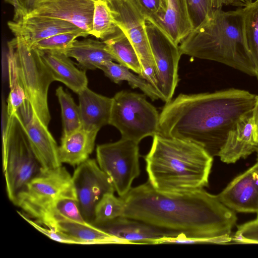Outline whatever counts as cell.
I'll use <instances>...</instances> for the list:
<instances>
[{"label": "cell", "mask_w": 258, "mask_h": 258, "mask_svg": "<svg viewBox=\"0 0 258 258\" xmlns=\"http://www.w3.org/2000/svg\"><path fill=\"white\" fill-rule=\"evenodd\" d=\"M122 216L140 220L182 236L176 243H225L230 242L236 213L217 195L204 189L184 194L155 190L147 181L131 189L123 197Z\"/></svg>", "instance_id": "obj_1"}, {"label": "cell", "mask_w": 258, "mask_h": 258, "mask_svg": "<svg viewBox=\"0 0 258 258\" xmlns=\"http://www.w3.org/2000/svg\"><path fill=\"white\" fill-rule=\"evenodd\" d=\"M257 96L236 88L180 94L163 108L158 134L195 144L217 155L238 120L252 111Z\"/></svg>", "instance_id": "obj_2"}, {"label": "cell", "mask_w": 258, "mask_h": 258, "mask_svg": "<svg viewBox=\"0 0 258 258\" xmlns=\"http://www.w3.org/2000/svg\"><path fill=\"white\" fill-rule=\"evenodd\" d=\"M153 138L144 159L148 181L155 190L167 194H184L208 186L213 158L205 149L159 134Z\"/></svg>", "instance_id": "obj_3"}, {"label": "cell", "mask_w": 258, "mask_h": 258, "mask_svg": "<svg viewBox=\"0 0 258 258\" xmlns=\"http://www.w3.org/2000/svg\"><path fill=\"white\" fill-rule=\"evenodd\" d=\"M179 48L181 55L217 61L256 76L245 37L242 8L229 11L214 9L209 18L191 30Z\"/></svg>", "instance_id": "obj_4"}, {"label": "cell", "mask_w": 258, "mask_h": 258, "mask_svg": "<svg viewBox=\"0 0 258 258\" xmlns=\"http://www.w3.org/2000/svg\"><path fill=\"white\" fill-rule=\"evenodd\" d=\"M2 166L9 200L16 206L19 195L42 170L18 112L9 116L2 134Z\"/></svg>", "instance_id": "obj_5"}, {"label": "cell", "mask_w": 258, "mask_h": 258, "mask_svg": "<svg viewBox=\"0 0 258 258\" xmlns=\"http://www.w3.org/2000/svg\"><path fill=\"white\" fill-rule=\"evenodd\" d=\"M15 57L18 75L28 103L33 112L47 126L50 122L47 95L52 75L42 60L37 49L30 47L21 37L8 42Z\"/></svg>", "instance_id": "obj_6"}, {"label": "cell", "mask_w": 258, "mask_h": 258, "mask_svg": "<svg viewBox=\"0 0 258 258\" xmlns=\"http://www.w3.org/2000/svg\"><path fill=\"white\" fill-rule=\"evenodd\" d=\"M109 124L120 132L122 138L139 143L159 134L160 114L144 95L122 90L112 97Z\"/></svg>", "instance_id": "obj_7"}, {"label": "cell", "mask_w": 258, "mask_h": 258, "mask_svg": "<svg viewBox=\"0 0 258 258\" xmlns=\"http://www.w3.org/2000/svg\"><path fill=\"white\" fill-rule=\"evenodd\" d=\"M64 197L77 198L72 176L62 166L42 169L19 195L16 206L35 219L55 201Z\"/></svg>", "instance_id": "obj_8"}, {"label": "cell", "mask_w": 258, "mask_h": 258, "mask_svg": "<svg viewBox=\"0 0 258 258\" xmlns=\"http://www.w3.org/2000/svg\"><path fill=\"white\" fill-rule=\"evenodd\" d=\"M96 154L99 167L110 179L115 191L119 197L125 196L140 174L139 143L121 138L97 145Z\"/></svg>", "instance_id": "obj_9"}, {"label": "cell", "mask_w": 258, "mask_h": 258, "mask_svg": "<svg viewBox=\"0 0 258 258\" xmlns=\"http://www.w3.org/2000/svg\"><path fill=\"white\" fill-rule=\"evenodd\" d=\"M146 30L159 90L162 100L167 103L172 100L179 81L178 69L181 54L179 45L155 25L147 21Z\"/></svg>", "instance_id": "obj_10"}, {"label": "cell", "mask_w": 258, "mask_h": 258, "mask_svg": "<svg viewBox=\"0 0 258 258\" xmlns=\"http://www.w3.org/2000/svg\"><path fill=\"white\" fill-rule=\"evenodd\" d=\"M72 179L80 211L85 220L92 224L99 200L104 194L115 191L112 182L96 160L89 158L77 166Z\"/></svg>", "instance_id": "obj_11"}, {"label": "cell", "mask_w": 258, "mask_h": 258, "mask_svg": "<svg viewBox=\"0 0 258 258\" xmlns=\"http://www.w3.org/2000/svg\"><path fill=\"white\" fill-rule=\"evenodd\" d=\"M104 1L110 10L114 23L128 38L139 59L148 61L155 68L146 30V19L135 1Z\"/></svg>", "instance_id": "obj_12"}, {"label": "cell", "mask_w": 258, "mask_h": 258, "mask_svg": "<svg viewBox=\"0 0 258 258\" xmlns=\"http://www.w3.org/2000/svg\"><path fill=\"white\" fill-rule=\"evenodd\" d=\"M96 227L129 244L172 243L182 238V236L173 232L123 216Z\"/></svg>", "instance_id": "obj_13"}, {"label": "cell", "mask_w": 258, "mask_h": 258, "mask_svg": "<svg viewBox=\"0 0 258 258\" xmlns=\"http://www.w3.org/2000/svg\"><path fill=\"white\" fill-rule=\"evenodd\" d=\"M96 1L43 0L30 15L66 21L91 35Z\"/></svg>", "instance_id": "obj_14"}, {"label": "cell", "mask_w": 258, "mask_h": 258, "mask_svg": "<svg viewBox=\"0 0 258 258\" xmlns=\"http://www.w3.org/2000/svg\"><path fill=\"white\" fill-rule=\"evenodd\" d=\"M8 26L15 37L22 38L31 47L36 42L50 36L67 32L88 35L73 24L62 20L29 15Z\"/></svg>", "instance_id": "obj_15"}, {"label": "cell", "mask_w": 258, "mask_h": 258, "mask_svg": "<svg viewBox=\"0 0 258 258\" xmlns=\"http://www.w3.org/2000/svg\"><path fill=\"white\" fill-rule=\"evenodd\" d=\"M256 164L234 178L219 194L220 201L238 213H258V177Z\"/></svg>", "instance_id": "obj_16"}, {"label": "cell", "mask_w": 258, "mask_h": 258, "mask_svg": "<svg viewBox=\"0 0 258 258\" xmlns=\"http://www.w3.org/2000/svg\"><path fill=\"white\" fill-rule=\"evenodd\" d=\"M258 152L252 111L241 117L229 132L218 156L227 164L234 163Z\"/></svg>", "instance_id": "obj_17"}, {"label": "cell", "mask_w": 258, "mask_h": 258, "mask_svg": "<svg viewBox=\"0 0 258 258\" xmlns=\"http://www.w3.org/2000/svg\"><path fill=\"white\" fill-rule=\"evenodd\" d=\"M30 146L42 169L62 166L59 160V146L46 126L33 112L30 118L24 123Z\"/></svg>", "instance_id": "obj_18"}, {"label": "cell", "mask_w": 258, "mask_h": 258, "mask_svg": "<svg viewBox=\"0 0 258 258\" xmlns=\"http://www.w3.org/2000/svg\"><path fill=\"white\" fill-rule=\"evenodd\" d=\"M148 22L155 25L177 45L192 30L185 0H163L158 13Z\"/></svg>", "instance_id": "obj_19"}, {"label": "cell", "mask_w": 258, "mask_h": 258, "mask_svg": "<svg viewBox=\"0 0 258 258\" xmlns=\"http://www.w3.org/2000/svg\"><path fill=\"white\" fill-rule=\"evenodd\" d=\"M44 64L51 73L54 81H59L76 93L88 87L84 71L78 69L63 52L37 49Z\"/></svg>", "instance_id": "obj_20"}, {"label": "cell", "mask_w": 258, "mask_h": 258, "mask_svg": "<svg viewBox=\"0 0 258 258\" xmlns=\"http://www.w3.org/2000/svg\"><path fill=\"white\" fill-rule=\"evenodd\" d=\"M78 94L83 128L99 131L109 124L112 98L97 94L88 87Z\"/></svg>", "instance_id": "obj_21"}, {"label": "cell", "mask_w": 258, "mask_h": 258, "mask_svg": "<svg viewBox=\"0 0 258 258\" xmlns=\"http://www.w3.org/2000/svg\"><path fill=\"white\" fill-rule=\"evenodd\" d=\"M98 132L81 127L68 136H62L59 146L61 163L74 166L88 160L94 150Z\"/></svg>", "instance_id": "obj_22"}, {"label": "cell", "mask_w": 258, "mask_h": 258, "mask_svg": "<svg viewBox=\"0 0 258 258\" xmlns=\"http://www.w3.org/2000/svg\"><path fill=\"white\" fill-rule=\"evenodd\" d=\"M62 52L69 57L75 58L84 70L99 69L101 64L115 60L104 41L92 39L75 40Z\"/></svg>", "instance_id": "obj_23"}, {"label": "cell", "mask_w": 258, "mask_h": 258, "mask_svg": "<svg viewBox=\"0 0 258 258\" xmlns=\"http://www.w3.org/2000/svg\"><path fill=\"white\" fill-rule=\"evenodd\" d=\"M7 58L10 89L7 103L8 113L12 116L18 112L23 122L26 123L30 118L33 111L28 103L18 75L15 57L10 49Z\"/></svg>", "instance_id": "obj_24"}, {"label": "cell", "mask_w": 258, "mask_h": 258, "mask_svg": "<svg viewBox=\"0 0 258 258\" xmlns=\"http://www.w3.org/2000/svg\"><path fill=\"white\" fill-rule=\"evenodd\" d=\"M35 219L40 224L51 229H54L58 223L66 220L87 222L80 211L77 198L73 197L57 200Z\"/></svg>", "instance_id": "obj_25"}, {"label": "cell", "mask_w": 258, "mask_h": 258, "mask_svg": "<svg viewBox=\"0 0 258 258\" xmlns=\"http://www.w3.org/2000/svg\"><path fill=\"white\" fill-rule=\"evenodd\" d=\"M53 229L61 231L84 241L86 245L98 244H129L104 231L93 224L66 220L58 223Z\"/></svg>", "instance_id": "obj_26"}, {"label": "cell", "mask_w": 258, "mask_h": 258, "mask_svg": "<svg viewBox=\"0 0 258 258\" xmlns=\"http://www.w3.org/2000/svg\"><path fill=\"white\" fill-rule=\"evenodd\" d=\"M103 41L115 61L140 76L141 69L138 54L128 38L118 27Z\"/></svg>", "instance_id": "obj_27"}, {"label": "cell", "mask_w": 258, "mask_h": 258, "mask_svg": "<svg viewBox=\"0 0 258 258\" xmlns=\"http://www.w3.org/2000/svg\"><path fill=\"white\" fill-rule=\"evenodd\" d=\"M104 75L116 84L122 81H127L133 88H139L152 100L161 99L160 94L147 81L139 75L133 74L129 69L109 61L101 64L99 68Z\"/></svg>", "instance_id": "obj_28"}, {"label": "cell", "mask_w": 258, "mask_h": 258, "mask_svg": "<svg viewBox=\"0 0 258 258\" xmlns=\"http://www.w3.org/2000/svg\"><path fill=\"white\" fill-rule=\"evenodd\" d=\"M242 11L245 37L258 80V0L243 7Z\"/></svg>", "instance_id": "obj_29"}, {"label": "cell", "mask_w": 258, "mask_h": 258, "mask_svg": "<svg viewBox=\"0 0 258 258\" xmlns=\"http://www.w3.org/2000/svg\"><path fill=\"white\" fill-rule=\"evenodd\" d=\"M55 92L61 108L63 126L62 136H68L82 127L79 106L62 87H58Z\"/></svg>", "instance_id": "obj_30"}, {"label": "cell", "mask_w": 258, "mask_h": 258, "mask_svg": "<svg viewBox=\"0 0 258 258\" xmlns=\"http://www.w3.org/2000/svg\"><path fill=\"white\" fill-rule=\"evenodd\" d=\"M125 203L121 197H116L114 192L104 194L96 204L92 224L96 226L122 216Z\"/></svg>", "instance_id": "obj_31"}, {"label": "cell", "mask_w": 258, "mask_h": 258, "mask_svg": "<svg viewBox=\"0 0 258 258\" xmlns=\"http://www.w3.org/2000/svg\"><path fill=\"white\" fill-rule=\"evenodd\" d=\"M117 28L106 2L97 0L94 6L91 35L104 41L112 35Z\"/></svg>", "instance_id": "obj_32"}, {"label": "cell", "mask_w": 258, "mask_h": 258, "mask_svg": "<svg viewBox=\"0 0 258 258\" xmlns=\"http://www.w3.org/2000/svg\"><path fill=\"white\" fill-rule=\"evenodd\" d=\"M79 37H87L80 32H67L56 34L41 40L31 47L39 50H57L62 51L69 47Z\"/></svg>", "instance_id": "obj_33"}, {"label": "cell", "mask_w": 258, "mask_h": 258, "mask_svg": "<svg viewBox=\"0 0 258 258\" xmlns=\"http://www.w3.org/2000/svg\"><path fill=\"white\" fill-rule=\"evenodd\" d=\"M192 30L201 26L214 9L213 0H185Z\"/></svg>", "instance_id": "obj_34"}, {"label": "cell", "mask_w": 258, "mask_h": 258, "mask_svg": "<svg viewBox=\"0 0 258 258\" xmlns=\"http://www.w3.org/2000/svg\"><path fill=\"white\" fill-rule=\"evenodd\" d=\"M18 213L23 219H24L36 229L46 235L50 239L53 240L63 243L86 245L84 241L75 238L66 233L55 229L49 228L45 226H42L36 221L31 219L25 213H22L19 211H18Z\"/></svg>", "instance_id": "obj_35"}, {"label": "cell", "mask_w": 258, "mask_h": 258, "mask_svg": "<svg viewBox=\"0 0 258 258\" xmlns=\"http://www.w3.org/2000/svg\"><path fill=\"white\" fill-rule=\"evenodd\" d=\"M232 240L237 243L258 244V221L255 219L238 226Z\"/></svg>", "instance_id": "obj_36"}, {"label": "cell", "mask_w": 258, "mask_h": 258, "mask_svg": "<svg viewBox=\"0 0 258 258\" xmlns=\"http://www.w3.org/2000/svg\"><path fill=\"white\" fill-rule=\"evenodd\" d=\"M14 9L13 21H18L31 14L43 0H5Z\"/></svg>", "instance_id": "obj_37"}, {"label": "cell", "mask_w": 258, "mask_h": 258, "mask_svg": "<svg viewBox=\"0 0 258 258\" xmlns=\"http://www.w3.org/2000/svg\"><path fill=\"white\" fill-rule=\"evenodd\" d=\"M146 19V21L155 17L161 8L163 0H134Z\"/></svg>", "instance_id": "obj_38"}, {"label": "cell", "mask_w": 258, "mask_h": 258, "mask_svg": "<svg viewBox=\"0 0 258 258\" xmlns=\"http://www.w3.org/2000/svg\"><path fill=\"white\" fill-rule=\"evenodd\" d=\"M141 73L140 77L147 81L162 96L159 90L158 81L155 68L153 64L144 60L140 59Z\"/></svg>", "instance_id": "obj_39"}, {"label": "cell", "mask_w": 258, "mask_h": 258, "mask_svg": "<svg viewBox=\"0 0 258 258\" xmlns=\"http://www.w3.org/2000/svg\"><path fill=\"white\" fill-rule=\"evenodd\" d=\"M215 8H222L223 6L232 5L242 7L239 0H213Z\"/></svg>", "instance_id": "obj_40"}, {"label": "cell", "mask_w": 258, "mask_h": 258, "mask_svg": "<svg viewBox=\"0 0 258 258\" xmlns=\"http://www.w3.org/2000/svg\"><path fill=\"white\" fill-rule=\"evenodd\" d=\"M252 117L255 126V140L258 143V95L252 110Z\"/></svg>", "instance_id": "obj_41"}, {"label": "cell", "mask_w": 258, "mask_h": 258, "mask_svg": "<svg viewBox=\"0 0 258 258\" xmlns=\"http://www.w3.org/2000/svg\"><path fill=\"white\" fill-rule=\"evenodd\" d=\"M241 3L243 7L247 6L249 4L251 3L252 1V0H239Z\"/></svg>", "instance_id": "obj_42"}, {"label": "cell", "mask_w": 258, "mask_h": 258, "mask_svg": "<svg viewBox=\"0 0 258 258\" xmlns=\"http://www.w3.org/2000/svg\"><path fill=\"white\" fill-rule=\"evenodd\" d=\"M255 164H256V168L255 169V174H256L257 177H258V158H257V160H256V162L255 163Z\"/></svg>", "instance_id": "obj_43"}, {"label": "cell", "mask_w": 258, "mask_h": 258, "mask_svg": "<svg viewBox=\"0 0 258 258\" xmlns=\"http://www.w3.org/2000/svg\"><path fill=\"white\" fill-rule=\"evenodd\" d=\"M256 219L258 221V213H257V217Z\"/></svg>", "instance_id": "obj_44"}, {"label": "cell", "mask_w": 258, "mask_h": 258, "mask_svg": "<svg viewBox=\"0 0 258 258\" xmlns=\"http://www.w3.org/2000/svg\"><path fill=\"white\" fill-rule=\"evenodd\" d=\"M257 157H258V152H257Z\"/></svg>", "instance_id": "obj_45"}]
</instances>
